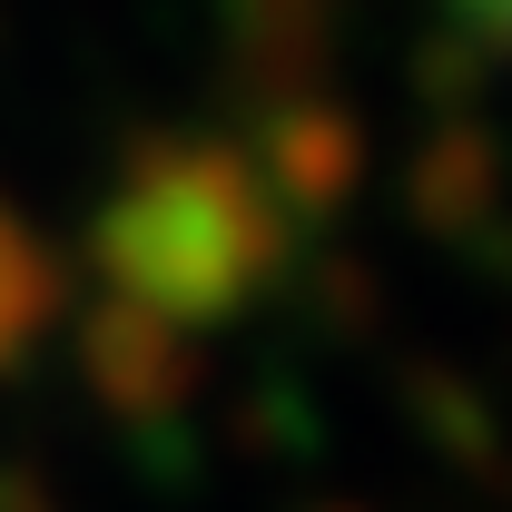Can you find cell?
Instances as JSON below:
<instances>
[{
	"label": "cell",
	"mask_w": 512,
	"mask_h": 512,
	"mask_svg": "<svg viewBox=\"0 0 512 512\" xmlns=\"http://www.w3.org/2000/svg\"><path fill=\"white\" fill-rule=\"evenodd\" d=\"M89 256L119 306H148L158 325H227L286 276L296 227L247 148L227 138H138L119 158V188L99 197Z\"/></svg>",
	"instance_id": "6da1fadb"
},
{
	"label": "cell",
	"mask_w": 512,
	"mask_h": 512,
	"mask_svg": "<svg viewBox=\"0 0 512 512\" xmlns=\"http://www.w3.org/2000/svg\"><path fill=\"white\" fill-rule=\"evenodd\" d=\"M79 365L99 384V404H119V414H178L197 394V335L178 325H158L148 306H119V296H99L89 325H79Z\"/></svg>",
	"instance_id": "7a4b0ae2"
},
{
	"label": "cell",
	"mask_w": 512,
	"mask_h": 512,
	"mask_svg": "<svg viewBox=\"0 0 512 512\" xmlns=\"http://www.w3.org/2000/svg\"><path fill=\"white\" fill-rule=\"evenodd\" d=\"M50 316H60V256H50V237L0 197V375L50 335Z\"/></svg>",
	"instance_id": "3957f363"
}]
</instances>
